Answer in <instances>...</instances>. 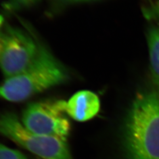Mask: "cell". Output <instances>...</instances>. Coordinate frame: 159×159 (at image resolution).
Segmentation results:
<instances>
[{"instance_id": "cell-1", "label": "cell", "mask_w": 159, "mask_h": 159, "mask_svg": "<svg viewBox=\"0 0 159 159\" xmlns=\"http://www.w3.org/2000/svg\"><path fill=\"white\" fill-rule=\"evenodd\" d=\"M130 159H159V89L138 97L125 129Z\"/></svg>"}, {"instance_id": "cell-2", "label": "cell", "mask_w": 159, "mask_h": 159, "mask_svg": "<svg viewBox=\"0 0 159 159\" xmlns=\"http://www.w3.org/2000/svg\"><path fill=\"white\" fill-rule=\"evenodd\" d=\"M68 73L45 47L33 63L23 73L12 76L0 84V98L11 102H20L60 85L68 79Z\"/></svg>"}, {"instance_id": "cell-3", "label": "cell", "mask_w": 159, "mask_h": 159, "mask_svg": "<svg viewBox=\"0 0 159 159\" xmlns=\"http://www.w3.org/2000/svg\"><path fill=\"white\" fill-rule=\"evenodd\" d=\"M0 134L43 159H73L67 141L28 130L15 114H0Z\"/></svg>"}, {"instance_id": "cell-4", "label": "cell", "mask_w": 159, "mask_h": 159, "mask_svg": "<svg viewBox=\"0 0 159 159\" xmlns=\"http://www.w3.org/2000/svg\"><path fill=\"white\" fill-rule=\"evenodd\" d=\"M66 104L63 100L32 102L23 111L21 122L33 133L67 141L71 127L66 116Z\"/></svg>"}, {"instance_id": "cell-5", "label": "cell", "mask_w": 159, "mask_h": 159, "mask_svg": "<svg viewBox=\"0 0 159 159\" xmlns=\"http://www.w3.org/2000/svg\"><path fill=\"white\" fill-rule=\"evenodd\" d=\"M41 44L21 30L8 29L4 35L0 67L6 78L24 71L33 63Z\"/></svg>"}, {"instance_id": "cell-6", "label": "cell", "mask_w": 159, "mask_h": 159, "mask_svg": "<svg viewBox=\"0 0 159 159\" xmlns=\"http://www.w3.org/2000/svg\"><path fill=\"white\" fill-rule=\"evenodd\" d=\"M100 102L95 93L81 90L75 93L66 102V113L78 121H85L93 119L98 113Z\"/></svg>"}, {"instance_id": "cell-7", "label": "cell", "mask_w": 159, "mask_h": 159, "mask_svg": "<svg viewBox=\"0 0 159 159\" xmlns=\"http://www.w3.org/2000/svg\"><path fill=\"white\" fill-rule=\"evenodd\" d=\"M148 46L152 73L159 83V28L152 29L150 31Z\"/></svg>"}, {"instance_id": "cell-8", "label": "cell", "mask_w": 159, "mask_h": 159, "mask_svg": "<svg viewBox=\"0 0 159 159\" xmlns=\"http://www.w3.org/2000/svg\"><path fill=\"white\" fill-rule=\"evenodd\" d=\"M0 159H27L19 151L0 143Z\"/></svg>"}, {"instance_id": "cell-9", "label": "cell", "mask_w": 159, "mask_h": 159, "mask_svg": "<svg viewBox=\"0 0 159 159\" xmlns=\"http://www.w3.org/2000/svg\"><path fill=\"white\" fill-rule=\"evenodd\" d=\"M35 1L36 0H11V3L13 6L20 7L29 5Z\"/></svg>"}, {"instance_id": "cell-10", "label": "cell", "mask_w": 159, "mask_h": 159, "mask_svg": "<svg viewBox=\"0 0 159 159\" xmlns=\"http://www.w3.org/2000/svg\"><path fill=\"white\" fill-rule=\"evenodd\" d=\"M4 44V35L0 34V56Z\"/></svg>"}, {"instance_id": "cell-11", "label": "cell", "mask_w": 159, "mask_h": 159, "mask_svg": "<svg viewBox=\"0 0 159 159\" xmlns=\"http://www.w3.org/2000/svg\"><path fill=\"white\" fill-rule=\"evenodd\" d=\"M154 12H155V14L159 17V0L157 1L156 5L155 6V9H154Z\"/></svg>"}, {"instance_id": "cell-12", "label": "cell", "mask_w": 159, "mask_h": 159, "mask_svg": "<svg viewBox=\"0 0 159 159\" xmlns=\"http://www.w3.org/2000/svg\"><path fill=\"white\" fill-rule=\"evenodd\" d=\"M73 1H89V0H70Z\"/></svg>"}, {"instance_id": "cell-13", "label": "cell", "mask_w": 159, "mask_h": 159, "mask_svg": "<svg viewBox=\"0 0 159 159\" xmlns=\"http://www.w3.org/2000/svg\"><path fill=\"white\" fill-rule=\"evenodd\" d=\"M2 17L0 16V26L1 25V24H2Z\"/></svg>"}]
</instances>
